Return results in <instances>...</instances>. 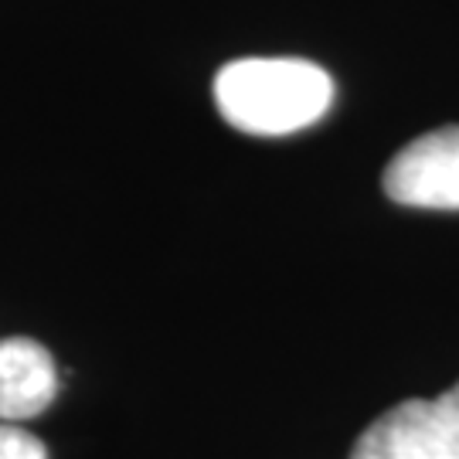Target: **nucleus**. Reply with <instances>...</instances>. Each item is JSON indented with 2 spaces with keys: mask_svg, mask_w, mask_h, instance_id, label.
<instances>
[{
  "mask_svg": "<svg viewBox=\"0 0 459 459\" xmlns=\"http://www.w3.org/2000/svg\"><path fill=\"white\" fill-rule=\"evenodd\" d=\"M385 195L405 208L459 212V126L432 130L398 150L385 170Z\"/></svg>",
  "mask_w": 459,
  "mask_h": 459,
  "instance_id": "7ed1b4c3",
  "label": "nucleus"
},
{
  "mask_svg": "<svg viewBox=\"0 0 459 459\" xmlns=\"http://www.w3.org/2000/svg\"><path fill=\"white\" fill-rule=\"evenodd\" d=\"M347 459H459V381L439 398H409L377 415Z\"/></svg>",
  "mask_w": 459,
  "mask_h": 459,
  "instance_id": "f03ea898",
  "label": "nucleus"
},
{
  "mask_svg": "<svg viewBox=\"0 0 459 459\" xmlns=\"http://www.w3.org/2000/svg\"><path fill=\"white\" fill-rule=\"evenodd\" d=\"M0 459H48V453L38 436L11 422H0Z\"/></svg>",
  "mask_w": 459,
  "mask_h": 459,
  "instance_id": "39448f33",
  "label": "nucleus"
},
{
  "mask_svg": "<svg viewBox=\"0 0 459 459\" xmlns=\"http://www.w3.org/2000/svg\"><path fill=\"white\" fill-rule=\"evenodd\" d=\"M214 102L255 136L307 130L333 102V79L307 58H238L214 75Z\"/></svg>",
  "mask_w": 459,
  "mask_h": 459,
  "instance_id": "f257e3e1",
  "label": "nucleus"
},
{
  "mask_svg": "<svg viewBox=\"0 0 459 459\" xmlns=\"http://www.w3.org/2000/svg\"><path fill=\"white\" fill-rule=\"evenodd\" d=\"M58 394V371L31 337L0 341V422H24L48 409Z\"/></svg>",
  "mask_w": 459,
  "mask_h": 459,
  "instance_id": "20e7f679",
  "label": "nucleus"
}]
</instances>
